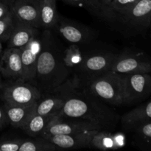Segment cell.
Listing matches in <instances>:
<instances>
[{
	"mask_svg": "<svg viewBox=\"0 0 151 151\" xmlns=\"http://www.w3.org/2000/svg\"><path fill=\"white\" fill-rule=\"evenodd\" d=\"M75 80L83 89L104 103L111 106L124 105L123 75L109 71L83 81Z\"/></svg>",
	"mask_w": 151,
	"mask_h": 151,
	"instance_id": "3",
	"label": "cell"
},
{
	"mask_svg": "<svg viewBox=\"0 0 151 151\" xmlns=\"http://www.w3.org/2000/svg\"><path fill=\"white\" fill-rule=\"evenodd\" d=\"M103 130L100 125L85 119L56 116L49 124L41 137L56 134H71Z\"/></svg>",
	"mask_w": 151,
	"mask_h": 151,
	"instance_id": "7",
	"label": "cell"
},
{
	"mask_svg": "<svg viewBox=\"0 0 151 151\" xmlns=\"http://www.w3.org/2000/svg\"><path fill=\"white\" fill-rule=\"evenodd\" d=\"M53 29L68 42L75 45L87 44L92 41L94 36L92 29L61 16H59Z\"/></svg>",
	"mask_w": 151,
	"mask_h": 151,
	"instance_id": "8",
	"label": "cell"
},
{
	"mask_svg": "<svg viewBox=\"0 0 151 151\" xmlns=\"http://www.w3.org/2000/svg\"><path fill=\"white\" fill-rule=\"evenodd\" d=\"M83 55L78 45L72 44L63 51V59L66 65L70 69H74L82 60Z\"/></svg>",
	"mask_w": 151,
	"mask_h": 151,
	"instance_id": "24",
	"label": "cell"
},
{
	"mask_svg": "<svg viewBox=\"0 0 151 151\" xmlns=\"http://www.w3.org/2000/svg\"><path fill=\"white\" fill-rule=\"evenodd\" d=\"M97 131H86L71 134H56L41 137L52 143L57 150L90 147L91 139Z\"/></svg>",
	"mask_w": 151,
	"mask_h": 151,
	"instance_id": "14",
	"label": "cell"
},
{
	"mask_svg": "<svg viewBox=\"0 0 151 151\" xmlns=\"http://www.w3.org/2000/svg\"><path fill=\"white\" fill-rule=\"evenodd\" d=\"M66 3L75 6H80V7H83L86 8L88 11L91 12V8L90 6L89 3H88V0H63Z\"/></svg>",
	"mask_w": 151,
	"mask_h": 151,
	"instance_id": "29",
	"label": "cell"
},
{
	"mask_svg": "<svg viewBox=\"0 0 151 151\" xmlns=\"http://www.w3.org/2000/svg\"><path fill=\"white\" fill-rule=\"evenodd\" d=\"M0 1H1L3 3H4L5 4H7V5L8 6V7H10V8H11L12 6H13V3H14V1H16V0H0Z\"/></svg>",
	"mask_w": 151,
	"mask_h": 151,
	"instance_id": "33",
	"label": "cell"
},
{
	"mask_svg": "<svg viewBox=\"0 0 151 151\" xmlns=\"http://www.w3.org/2000/svg\"><path fill=\"white\" fill-rule=\"evenodd\" d=\"M123 22L135 32L143 31L151 25V0H139L123 15Z\"/></svg>",
	"mask_w": 151,
	"mask_h": 151,
	"instance_id": "12",
	"label": "cell"
},
{
	"mask_svg": "<svg viewBox=\"0 0 151 151\" xmlns=\"http://www.w3.org/2000/svg\"><path fill=\"white\" fill-rule=\"evenodd\" d=\"M37 1H41V0H37Z\"/></svg>",
	"mask_w": 151,
	"mask_h": 151,
	"instance_id": "37",
	"label": "cell"
},
{
	"mask_svg": "<svg viewBox=\"0 0 151 151\" xmlns=\"http://www.w3.org/2000/svg\"><path fill=\"white\" fill-rule=\"evenodd\" d=\"M124 105L131 106L146 100L151 94L150 73L123 75Z\"/></svg>",
	"mask_w": 151,
	"mask_h": 151,
	"instance_id": "6",
	"label": "cell"
},
{
	"mask_svg": "<svg viewBox=\"0 0 151 151\" xmlns=\"http://www.w3.org/2000/svg\"><path fill=\"white\" fill-rule=\"evenodd\" d=\"M99 1H100V2L101 3L102 5H103V7H106V8L107 9V10H109V11L110 12V13H111L112 15H113V13H112L111 12L110 10H109V4H110V3L111 2L112 0H99Z\"/></svg>",
	"mask_w": 151,
	"mask_h": 151,
	"instance_id": "32",
	"label": "cell"
},
{
	"mask_svg": "<svg viewBox=\"0 0 151 151\" xmlns=\"http://www.w3.org/2000/svg\"><path fill=\"white\" fill-rule=\"evenodd\" d=\"M55 116V115H41L35 113L22 129L29 137H41Z\"/></svg>",
	"mask_w": 151,
	"mask_h": 151,
	"instance_id": "21",
	"label": "cell"
},
{
	"mask_svg": "<svg viewBox=\"0 0 151 151\" xmlns=\"http://www.w3.org/2000/svg\"><path fill=\"white\" fill-rule=\"evenodd\" d=\"M41 35L32 38L29 43L21 47V58H22L23 72L22 80L28 81L35 86L36 68L38 55L41 50Z\"/></svg>",
	"mask_w": 151,
	"mask_h": 151,
	"instance_id": "11",
	"label": "cell"
},
{
	"mask_svg": "<svg viewBox=\"0 0 151 151\" xmlns=\"http://www.w3.org/2000/svg\"><path fill=\"white\" fill-rule=\"evenodd\" d=\"M146 121H151V100L124 114L122 125L125 130L130 131L136 125Z\"/></svg>",
	"mask_w": 151,
	"mask_h": 151,
	"instance_id": "19",
	"label": "cell"
},
{
	"mask_svg": "<svg viewBox=\"0 0 151 151\" xmlns=\"http://www.w3.org/2000/svg\"><path fill=\"white\" fill-rule=\"evenodd\" d=\"M150 27H151V25H150Z\"/></svg>",
	"mask_w": 151,
	"mask_h": 151,
	"instance_id": "38",
	"label": "cell"
},
{
	"mask_svg": "<svg viewBox=\"0 0 151 151\" xmlns=\"http://www.w3.org/2000/svg\"><path fill=\"white\" fill-rule=\"evenodd\" d=\"M3 86H4V83H3L2 81H1V79H0V90H1V88H2Z\"/></svg>",
	"mask_w": 151,
	"mask_h": 151,
	"instance_id": "34",
	"label": "cell"
},
{
	"mask_svg": "<svg viewBox=\"0 0 151 151\" xmlns=\"http://www.w3.org/2000/svg\"><path fill=\"white\" fill-rule=\"evenodd\" d=\"M9 124L4 108L0 107V128H4Z\"/></svg>",
	"mask_w": 151,
	"mask_h": 151,
	"instance_id": "30",
	"label": "cell"
},
{
	"mask_svg": "<svg viewBox=\"0 0 151 151\" xmlns=\"http://www.w3.org/2000/svg\"><path fill=\"white\" fill-rule=\"evenodd\" d=\"M139 0H112L109 5V9L112 13H117L123 16L128 13L131 7Z\"/></svg>",
	"mask_w": 151,
	"mask_h": 151,
	"instance_id": "26",
	"label": "cell"
},
{
	"mask_svg": "<svg viewBox=\"0 0 151 151\" xmlns=\"http://www.w3.org/2000/svg\"><path fill=\"white\" fill-rule=\"evenodd\" d=\"M125 145V138L119 134H112L108 130H100L94 133L90 147L103 150H116Z\"/></svg>",
	"mask_w": 151,
	"mask_h": 151,
	"instance_id": "17",
	"label": "cell"
},
{
	"mask_svg": "<svg viewBox=\"0 0 151 151\" xmlns=\"http://www.w3.org/2000/svg\"><path fill=\"white\" fill-rule=\"evenodd\" d=\"M91 8V14L96 15L97 16H105V17L111 18L113 15L102 5L99 0H88Z\"/></svg>",
	"mask_w": 151,
	"mask_h": 151,
	"instance_id": "27",
	"label": "cell"
},
{
	"mask_svg": "<svg viewBox=\"0 0 151 151\" xmlns=\"http://www.w3.org/2000/svg\"><path fill=\"white\" fill-rule=\"evenodd\" d=\"M55 146L41 137H34L33 139H23L19 151H53Z\"/></svg>",
	"mask_w": 151,
	"mask_h": 151,
	"instance_id": "23",
	"label": "cell"
},
{
	"mask_svg": "<svg viewBox=\"0 0 151 151\" xmlns=\"http://www.w3.org/2000/svg\"><path fill=\"white\" fill-rule=\"evenodd\" d=\"M130 131L134 132V139L139 147L144 150H151V121L140 122Z\"/></svg>",
	"mask_w": 151,
	"mask_h": 151,
	"instance_id": "22",
	"label": "cell"
},
{
	"mask_svg": "<svg viewBox=\"0 0 151 151\" xmlns=\"http://www.w3.org/2000/svg\"><path fill=\"white\" fill-rule=\"evenodd\" d=\"M14 27V18L10 13L0 19V41H7Z\"/></svg>",
	"mask_w": 151,
	"mask_h": 151,
	"instance_id": "25",
	"label": "cell"
},
{
	"mask_svg": "<svg viewBox=\"0 0 151 151\" xmlns=\"http://www.w3.org/2000/svg\"><path fill=\"white\" fill-rule=\"evenodd\" d=\"M37 103L29 106H15L4 103L3 108L9 124L14 128L22 129L35 113Z\"/></svg>",
	"mask_w": 151,
	"mask_h": 151,
	"instance_id": "16",
	"label": "cell"
},
{
	"mask_svg": "<svg viewBox=\"0 0 151 151\" xmlns=\"http://www.w3.org/2000/svg\"><path fill=\"white\" fill-rule=\"evenodd\" d=\"M39 34L38 28L24 24L14 19V27L7 41V47L21 48Z\"/></svg>",
	"mask_w": 151,
	"mask_h": 151,
	"instance_id": "18",
	"label": "cell"
},
{
	"mask_svg": "<svg viewBox=\"0 0 151 151\" xmlns=\"http://www.w3.org/2000/svg\"><path fill=\"white\" fill-rule=\"evenodd\" d=\"M0 72H1V64H0Z\"/></svg>",
	"mask_w": 151,
	"mask_h": 151,
	"instance_id": "36",
	"label": "cell"
},
{
	"mask_svg": "<svg viewBox=\"0 0 151 151\" xmlns=\"http://www.w3.org/2000/svg\"><path fill=\"white\" fill-rule=\"evenodd\" d=\"M0 64L1 75L4 78L10 80L22 78L23 66L20 48L7 47L3 52Z\"/></svg>",
	"mask_w": 151,
	"mask_h": 151,
	"instance_id": "15",
	"label": "cell"
},
{
	"mask_svg": "<svg viewBox=\"0 0 151 151\" xmlns=\"http://www.w3.org/2000/svg\"><path fill=\"white\" fill-rule=\"evenodd\" d=\"M39 2L41 27L52 30L55 27L59 17L56 0H41Z\"/></svg>",
	"mask_w": 151,
	"mask_h": 151,
	"instance_id": "20",
	"label": "cell"
},
{
	"mask_svg": "<svg viewBox=\"0 0 151 151\" xmlns=\"http://www.w3.org/2000/svg\"><path fill=\"white\" fill-rule=\"evenodd\" d=\"M22 140V139H15L0 141V151H19Z\"/></svg>",
	"mask_w": 151,
	"mask_h": 151,
	"instance_id": "28",
	"label": "cell"
},
{
	"mask_svg": "<svg viewBox=\"0 0 151 151\" xmlns=\"http://www.w3.org/2000/svg\"><path fill=\"white\" fill-rule=\"evenodd\" d=\"M72 82L73 79H68L51 93L41 97L37 103L35 113L41 115L58 116L64 105Z\"/></svg>",
	"mask_w": 151,
	"mask_h": 151,
	"instance_id": "9",
	"label": "cell"
},
{
	"mask_svg": "<svg viewBox=\"0 0 151 151\" xmlns=\"http://www.w3.org/2000/svg\"><path fill=\"white\" fill-rule=\"evenodd\" d=\"M1 98L4 103L15 106H29L37 103L42 95L34 84L22 79L10 80L4 84Z\"/></svg>",
	"mask_w": 151,
	"mask_h": 151,
	"instance_id": "4",
	"label": "cell"
},
{
	"mask_svg": "<svg viewBox=\"0 0 151 151\" xmlns=\"http://www.w3.org/2000/svg\"><path fill=\"white\" fill-rule=\"evenodd\" d=\"M10 13H11V11H10V7L7 4H5L2 1H0V19L7 16Z\"/></svg>",
	"mask_w": 151,
	"mask_h": 151,
	"instance_id": "31",
	"label": "cell"
},
{
	"mask_svg": "<svg viewBox=\"0 0 151 151\" xmlns=\"http://www.w3.org/2000/svg\"><path fill=\"white\" fill-rule=\"evenodd\" d=\"M10 11L19 22L38 29L41 27L40 2L37 0H16Z\"/></svg>",
	"mask_w": 151,
	"mask_h": 151,
	"instance_id": "13",
	"label": "cell"
},
{
	"mask_svg": "<svg viewBox=\"0 0 151 151\" xmlns=\"http://www.w3.org/2000/svg\"><path fill=\"white\" fill-rule=\"evenodd\" d=\"M40 38L41 50L37 62L35 86L43 97L69 79L71 69L65 63L63 51L51 30L44 29Z\"/></svg>",
	"mask_w": 151,
	"mask_h": 151,
	"instance_id": "2",
	"label": "cell"
},
{
	"mask_svg": "<svg viewBox=\"0 0 151 151\" xmlns=\"http://www.w3.org/2000/svg\"><path fill=\"white\" fill-rule=\"evenodd\" d=\"M2 52V45H1V42L0 41V55Z\"/></svg>",
	"mask_w": 151,
	"mask_h": 151,
	"instance_id": "35",
	"label": "cell"
},
{
	"mask_svg": "<svg viewBox=\"0 0 151 151\" xmlns=\"http://www.w3.org/2000/svg\"><path fill=\"white\" fill-rule=\"evenodd\" d=\"M116 56L111 52H98L83 56L81 63L74 69L78 73L75 78L78 81H83L109 72Z\"/></svg>",
	"mask_w": 151,
	"mask_h": 151,
	"instance_id": "5",
	"label": "cell"
},
{
	"mask_svg": "<svg viewBox=\"0 0 151 151\" xmlns=\"http://www.w3.org/2000/svg\"><path fill=\"white\" fill-rule=\"evenodd\" d=\"M110 71L120 75L150 73L151 61L141 55L122 54L116 56Z\"/></svg>",
	"mask_w": 151,
	"mask_h": 151,
	"instance_id": "10",
	"label": "cell"
},
{
	"mask_svg": "<svg viewBox=\"0 0 151 151\" xmlns=\"http://www.w3.org/2000/svg\"><path fill=\"white\" fill-rule=\"evenodd\" d=\"M58 116L90 121L108 131L114 128L119 121L117 114L104 102L83 89L75 78Z\"/></svg>",
	"mask_w": 151,
	"mask_h": 151,
	"instance_id": "1",
	"label": "cell"
}]
</instances>
